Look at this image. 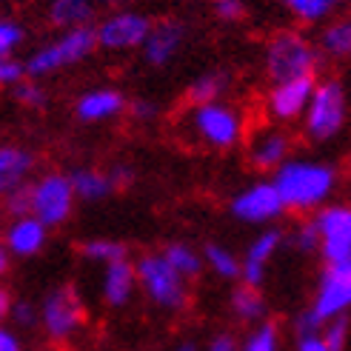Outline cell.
Listing matches in <instances>:
<instances>
[{"instance_id": "6da1fadb", "label": "cell", "mask_w": 351, "mask_h": 351, "mask_svg": "<svg viewBox=\"0 0 351 351\" xmlns=\"http://www.w3.org/2000/svg\"><path fill=\"white\" fill-rule=\"evenodd\" d=\"M174 129L183 143H191L208 152H232L245 137V114L226 100L195 103L178 114Z\"/></svg>"}, {"instance_id": "7a4b0ae2", "label": "cell", "mask_w": 351, "mask_h": 351, "mask_svg": "<svg viewBox=\"0 0 351 351\" xmlns=\"http://www.w3.org/2000/svg\"><path fill=\"white\" fill-rule=\"evenodd\" d=\"M274 186L289 212H317L337 189V171L323 160L289 157L274 171Z\"/></svg>"}, {"instance_id": "3957f363", "label": "cell", "mask_w": 351, "mask_h": 351, "mask_svg": "<svg viewBox=\"0 0 351 351\" xmlns=\"http://www.w3.org/2000/svg\"><path fill=\"white\" fill-rule=\"evenodd\" d=\"M97 51V34L95 26H77V29H63L58 38L40 43L32 55L23 60L26 75L34 80H43L63 72L69 66H77L86 58Z\"/></svg>"}, {"instance_id": "277c9868", "label": "cell", "mask_w": 351, "mask_h": 351, "mask_svg": "<svg viewBox=\"0 0 351 351\" xmlns=\"http://www.w3.org/2000/svg\"><path fill=\"white\" fill-rule=\"evenodd\" d=\"M143 297L160 311L178 314L189 306V280L171 266L163 252H146L134 260Z\"/></svg>"}, {"instance_id": "5b68a950", "label": "cell", "mask_w": 351, "mask_h": 351, "mask_svg": "<svg viewBox=\"0 0 351 351\" xmlns=\"http://www.w3.org/2000/svg\"><path fill=\"white\" fill-rule=\"evenodd\" d=\"M263 66L271 83H283L294 77H311L317 69V46L303 32L283 29L269 38L263 51Z\"/></svg>"}, {"instance_id": "8992f818", "label": "cell", "mask_w": 351, "mask_h": 351, "mask_svg": "<svg viewBox=\"0 0 351 351\" xmlns=\"http://www.w3.org/2000/svg\"><path fill=\"white\" fill-rule=\"evenodd\" d=\"M77 206V191L72 183V174L66 171H43L29 183V212L43 220L49 229L69 223Z\"/></svg>"}, {"instance_id": "52a82bcc", "label": "cell", "mask_w": 351, "mask_h": 351, "mask_svg": "<svg viewBox=\"0 0 351 351\" xmlns=\"http://www.w3.org/2000/svg\"><path fill=\"white\" fill-rule=\"evenodd\" d=\"M86 323V308L72 286H58L40 300V328L51 343H69Z\"/></svg>"}, {"instance_id": "ba28073f", "label": "cell", "mask_w": 351, "mask_h": 351, "mask_svg": "<svg viewBox=\"0 0 351 351\" xmlns=\"http://www.w3.org/2000/svg\"><path fill=\"white\" fill-rule=\"evenodd\" d=\"M152 21L143 12L134 9H112L109 14H103L95 23V34H97V49L100 51H114V55H126V51L143 49L149 32H152Z\"/></svg>"}, {"instance_id": "9c48e42d", "label": "cell", "mask_w": 351, "mask_h": 351, "mask_svg": "<svg viewBox=\"0 0 351 351\" xmlns=\"http://www.w3.org/2000/svg\"><path fill=\"white\" fill-rule=\"evenodd\" d=\"M346 92L337 80H323L314 89V97L308 103V109L303 114V132L311 137L314 143H323L340 134L346 123Z\"/></svg>"}, {"instance_id": "30bf717a", "label": "cell", "mask_w": 351, "mask_h": 351, "mask_svg": "<svg viewBox=\"0 0 351 351\" xmlns=\"http://www.w3.org/2000/svg\"><path fill=\"white\" fill-rule=\"evenodd\" d=\"M351 308V263H335V266H326V271L320 274L317 291H314V303L308 308L314 323H331L343 317Z\"/></svg>"}, {"instance_id": "8fae6325", "label": "cell", "mask_w": 351, "mask_h": 351, "mask_svg": "<svg viewBox=\"0 0 351 351\" xmlns=\"http://www.w3.org/2000/svg\"><path fill=\"white\" fill-rule=\"evenodd\" d=\"M311 220L320 232V254L326 266L351 263V206H323Z\"/></svg>"}, {"instance_id": "7c38bea8", "label": "cell", "mask_w": 351, "mask_h": 351, "mask_svg": "<svg viewBox=\"0 0 351 351\" xmlns=\"http://www.w3.org/2000/svg\"><path fill=\"white\" fill-rule=\"evenodd\" d=\"M229 208L240 223H252V226L274 223L283 212H289L274 180H257L252 186H245L243 191H237L232 197Z\"/></svg>"}, {"instance_id": "4fadbf2b", "label": "cell", "mask_w": 351, "mask_h": 351, "mask_svg": "<svg viewBox=\"0 0 351 351\" xmlns=\"http://www.w3.org/2000/svg\"><path fill=\"white\" fill-rule=\"evenodd\" d=\"M317 89V80L311 77H294V80H283V83H271V89L266 95V114L271 123H294L303 120L308 103Z\"/></svg>"}, {"instance_id": "5bb4252c", "label": "cell", "mask_w": 351, "mask_h": 351, "mask_svg": "<svg viewBox=\"0 0 351 351\" xmlns=\"http://www.w3.org/2000/svg\"><path fill=\"white\" fill-rule=\"evenodd\" d=\"M245 157L257 171H277L291 157V134L280 123L257 126L245 137Z\"/></svg>"}, {"instance_id": "9a60e30c", "label": "cell", "mask_w": 351, "mask_h": 351, "mask_svg": "<svg viewBox=\"0 0 351 351\" xmlns=\"http://www.w3.org/2000/svg\"><path fill=\"white\" fill-rule=\"evenodd\" d=\"M3 243H6L12 257H21V260L38 257L49 243V226L34 215L9 217L6 229H3Z\"/></svg>"}, {"instance_id": "2e32d148", "label": "cell", "mask_w": 351, "mask_h": 351, "mask_svg": "<svg viewBox=\"0 0 351 351\" xmlns=\"http://www.w3.org/2000/svg\"><path fill=\"white\" fill-rule=\"evenodd\" d=\"M34 166H38V157L32 149L0 143V203L34 180Z\"/></svg>"}, {"instance_id": "e0dca14e", "label": "cell", "mask_w": 351, "mask_h": 351, "mask_svg": "<svg viewBox=\"0 0 351 351\" xmlns=\"http://www.w3.org/2000/svg\"><path fill=\"white\" fill-rule=\"evenodd\" d=\"M129 109V100L114 86H97V89L83 92L75 100V117L80 123H109L123 117Z\"/></svg>"}, {"instance_id": "ac0fdd59", "label": "cell", "mask_w": 351, "mask_h": 351, "mask_svg": "<svg viewBox=\"0 0 351 351\" xmlns=\"http://www.w3.org/2000/svg\"><path fill=\"white\" fill-rule=\"evenodd\" d=\"M140 289L137 283V269L134 260L123 257L114 260L109 266H103V277H100V297L109 308H123L134 300V291Z\"/></svg>"}, {"instance_id": "d6986e66", "label": "cell", "mask_w": 351, "mask_h": 351, "mask_svg": "<svg viewBox=\"0 0 351 351\" xmlns=\"http://www.w3.org/2000/svg\"><path fill=\"white\" fill-rule=\"evenodd\" d=\"M186 40V23L180 21H157L149 32V38L143 43V49H140V55H143V60L154 69L160 66H169L174 58H178V51Z\"/></svg>"}, {"instance_id": "ffe728a7", "label": "cell", "mask_w": 351, "mask_h": 351, "mask_svg": "<svg viewBox=\"0 0 351 351\" xmlns=\"http://www.w3.org/2000/svg\"><path fill=\"white\" fill-rule=\"evenodd\" d=\"M280 245H283V232L280 229H263L249 243V249H245V254H243V274H240V280L245 286H254V289L263 286L266 269H269V263L277 254Z\"/></svg>"}, {"instance_id": "44dd1931", "label": "cell", "mask_w": 351, "mask_h": 351, "mask_svg": "<svg viewBox=\"0 0 351 351\" xmlns=\"http://www.w3.org/2000/svg\"><path fill=\"white\" fill-rule=\"evenodd\" d=\"M97 6L92 0H51L49 3V23L63 29H77V26H95L97 21Z\"/></svg>"}, {"instance_id": "7402d4cb", "label": "cell", "mask_w": 351, "mask_h": 351, "mask_svg": "<svg viewBox=\"0 0 351 351\" xmlns=\"http://www.w3.org/2000/svg\"><path fill=\"white\" fill-rule=\"evenodd\" d=\"M69 174H72L77 200H83V203H100V200H106L112 191H114V183H112V178H109L106 169L77 166V169H72Z\"/></svg>"}, {"instance_id": "603a6c76", "label": "cell", "mask_w": 351, "mask_h": 351, "mask_svg": "<svg viewBox=\"0 0 351 351\" xmlns=\"http://www.w3.org/2000/svg\"><path fill=\"white\" fill-rule=\"evenodd\" d=\"M232 311H234V317L240 323H263V317H266V300H263V294L260 289L254 286H240L232 291Z\"/></svg>"}, {"instance_id": "cb8c5ba5", "label": "cell", "mask_w": 351, "mask_h": 351, "mask_svg": "<svg viewBox=\"0 0 351 351\" xmlns=\"http://www.w3.org/2000/svg\"><path fill=\"white\" fill-rule=\"evenodd\" d=\"M163 254H166V260H169L171 266L178 269L186 280L200 277V271H203V266H206L203 252H197L195 245H189V243H183V240H174V243L163 245Z\"/></svg>"}, {"instance_id": "d4e9b609", "label": "cell", "mask_w": 351, "mask_h": 351, "mask_svg": "<svg viewBox=\"0 0 351 351\" xmlns=\"http://www.w3.org/2000/svg\"><path fill=\"white\" fill-rule=\"evenodd\" d=\"M229 89V75L226 72H206L200 77H195L189 83L186 89V103H212V100H220Z\"/></svg>"}, {"instance_id": "484cf974", "label": "cell", "mask_w": 351, "mask_h": 351, "mask_svg": "<svg viewBox=\"0 0 351 351\" xmlns=\"http://www.w3.org/2000/svg\"><path fill=\"white\" fill-rule=\"evenodd\" d=\"M203 260H206V266L212 269V274H217L220 280H240V274H243V260L220 243H208L203 249Z\"/></svg>"}, {"instance_id": "4316f807", "label": "cell", "mask_w": 351, "mask_h": 351, "mask_svg": "<svg viewBox=\"0 0 351 351\" xmlns=\"http://www.w3.org/2000/svg\"><path fill=\"white\" fill-rule=\"evenodd\" d=\"M80 257L89 260V263H97V266H109L114 260H123L129 257L126 245L120 240H112V237H92V240H83L80 243Z\"/></svg>"}, {"instance_id": "83f0119b", "label": "cell", "mask_w": 351, "mask_h": 351, "mask_svg": "<svg viewBox=\"0 0 351 351\" xmlns=\"http://www.w3.org/2000/svg\"><path fill=\"white\" fill-rule=\"evenodd\" d=\"M320 49L328 58H337V60L351 58V21L328 23L320 34Z\"/></svg>"}, {"instance_id": "f1b7e54d", "label": "cell", "mask_w": 351, "mask_h": 351, "mask_svg": "<svg viewBox=\"0 0 351 351\" xmlns=\"http://www.w3.org/2000/svg\"><path fill=\"white\" fill-rule=\"evenodd\" d=\"M283 6L297 23H320L340 6V0H283Z\"/></svg>"}, {"instance_id": "f546056e", "label": "cell", "mask_w": 351, "mask_h": 351, "mask_svg": "<svg viewBox=\"0 0 351 351\" xmlns=\"http://www.w3.org/2000/svg\"><path fill=\"white\" fill-rule=\"evenodd\" d=\"M12 97L21 103L23 109H32V112H40V109L49 106V92L40 86V80H34V77H29V75L12 89Z\"/></svg>"}, {"instance_id": "4dcf8cb0", "label": "cell", "mask_w": 351, "mask_h": 351, "mask_svg": "<svg viewBox=\"0 0 351 351\" xmlns=\"http://www.w3.org/2000/svg\"><path fill=\"white\" fill-rule=\"evenodd\" d=\"M240 351H280V331L274 323H257L252 326V331L245 335Z\"/></svg>"}, {"instance_id": "1f68e13d", "label": "cell", "mask_w": 351, "mask_h": 351, "mask_svg": "<svg viewBox=\"0 0 351 351\" xmlns=\"http://www.w3.org/2000/svg\"><path fill=\"white\" fill-rule=\"evenodd\" d=\"M26 40L23 23H17L14 17H0V58L14 55Z\"/></svg>"}, {"instance_id": "d6a6232c", "label": "cell", "mask_w": 351, "mask_h": 351, "mask_svg": "<svg viewBox=\"0 0 351 351\" xmlns=\"http://www.w3.org/2000/svg\"><path fill=\"white\" fill-rule=\"evenodd\" d=\"M9 320L14 328H38L40 326V306H34L32 300H14Z\"/></svg>"}, {"instance_id": "836d02e7", "label": "cell", "mask_w": 351, "mask_h": 351, "mask_svg": "<svg viewBox=\"0 0 351 351\" xmlns=\"http://www.w3.org/2000/svg\"><path fill=\"white\" fill-rule=\"evenodd\" d=\"M126 114L134 123H140V126H149V123H154L157 117H160V106H157L154 100H149V97H134V100H129Z\"/></svg>"}, {"instance_id": "e575fe53", "label": "cell", "mask_w": 351, "mask_h": 351, "mask_svg": "<svg viewBox=\"0 0 351 351\" xmlns=\"http://www.w3.org/2000/svg\"><path fill=\"white\" fill-rule=\"evenodd\" d=\"M26 77V63H21L14 55L0 58V89H14Z\"/></svg>"}, {"instance_id": "d590c367", "label": "cell", "mask_w": 351, "mask_h": 351, "mask_svg": "<svg viewBox=\"0 0 351 351\" xmlns=\"http://www.w3.org/2000/svg\"><path fill=\"white\" fill-rule=\"evenodd\" d=\"M291 243H294L303 254H308V252H320V232H317V226H314V220L297 226V232H294Z\"/></svg>"}, {"instance_id": "8d00e7d4", "label": "cell", "mask_w": 351, "mask_h": 351, "mask_svg": "<svg viewBox=\"0 0 351 351\" xmlns=\"http://www.w3.org/2000/svg\"><path fill=\"white\" fill-rule=\"evenodd\" d=\"M323 335H326V343H328L331 351H343L346 343H348V323L343 317L331 320V323L323 326Z\"/></svg>"}, {"instance_id": "74e56055", "label": "cell", "mask_w": 351, "mask_h": 351, "mask_svg": "<svg viewBox=\"0 0 351 351\" xmlns=\"http://www.w3.org/2000/svg\"><path fill=\"white\" fill-rule=\"evenodd\" d=\"M212 9H215V14L220 17L223 23H237V21L245 17V3L243 0H215Z\"/></svg>"}, {"instance_id": "f35d334b", "label": "cell", "mask_w": 351, "mask_h": 351, "mask_svg": "<svg viewBox=\"0 0 351 351\" xmlns=\"http://www.w3.org/2000/svg\"><path fill=\"white\" fill-rule=\"evenodd\" d=\"M297 351H331L326 343L323 328H308V331H297Z\"/></svg>"}, {"instance_id": "ab89813d", "label": "cell", "mask_w": 351, "mask_h": 351, "mask_svg": "<svg viewBox=\"0 0 351 351\" xmlns=\"http://www.w3.org/2000/svg\"><path fill=\"white\" fill-rule=\"evenodd\" d=\"M106 171H109L112 183H114V191H120V189H129V186L134 183V178H137L134 166H132V163H126V160H117V163H112Z\"/></svg>"}, {"instance_id": "60d3db41", "label": "cell", "mask_w": 351, "mask_h": 351, "mask_svg": "<svg viewBox=\"0 0 351 351\" xmlns=\"http://www.w3.org/2000/svg\"><path fill=\"white\" fill-rule=\"evenodd\" d=\"M3 208H6V215H9V217H17V215H32V212H29V186L17 189L14 195H9V197L3 200Z\"/></svg>"}, {"instance_id": "b9f144b4", "label": "cell", "mask_w": 351, "mask_h": 351, "mask_svg": "<svg viewBox=\"0 0 351 351\" xmlns=\"http://www.w3.org/2000/svg\"><path fill=\"white\" fill-rule=\"evenodd\" d=\"M0 351H23V343L17 337V328L0 323Z\"/></svg>"}, {"instance_id": "7bdbcfd3", "label": "cell", "mask_w": 351, "mask_h": 351, "mask_svg": "<svg viewBox=\"0 0 351 351\" xmlns=\"http://www.w3.org/2000/svg\"><path fill=\"white\" fill-rule=\"evenodd\" d=\"M203 351H240V346H237V340L232 335H215Z\"/></svg>"}, {"instance_id": "ee69618b", "label": "cell", "mask_w": 351, "mask_h": 351, "mask_svg": "<svg viewBox=\"0 0 351 351\" xmlns=\"http://www.w3.org/2000/svg\"><path fill=\"white\" fill-rule=\"evenodd\" d=\"M12 306H14V300H12V294H9V289L0 283V323H6L9 320V314H12Z\"/></svg>"}, {"instance_id": "f6af8a7d", "label": "cell", "mask_w": 351, "mask_h": 351, "mask_svg": "<svg viewBox=\"0 0 351 351\" xmlns=\"http://www.w3.org/2000/svg\"><path fill=\"white\" fill-rule=\"evenodd\" d=\"M9 266H12V254H9V249H6L3 237H0V277L9 271Z\"/></svg>"}, {"instance_id": "bcb514c9", "label": "cell", "mask_w": 351, "mask_h": 351, "mask_svg": "<svg viewBox=\"0 0 351 351\" xmlns=\"http://www.w3.org/2000/svg\"><path fill=\"white\" fill-rule=\"evenodd\" d=\"M92 3L100 9V6H109V9H120L123 3H129V0H92Z\"/></svg>"}, {"instance_id": "7dc6e473", "label": "cell", "mask_w": 351, "mask_h": 351, "mask_svg": "<svg viewBox=\"0 0 351 351\" xmlns=\"http://www.w3.org/2000/svg\"><path fill=\"white\" fill-rule=\"evenodd\" d=\"M174 351H200V348H197L195 343H180V346L174 348Z\"/></svg>"}]
</instances>
